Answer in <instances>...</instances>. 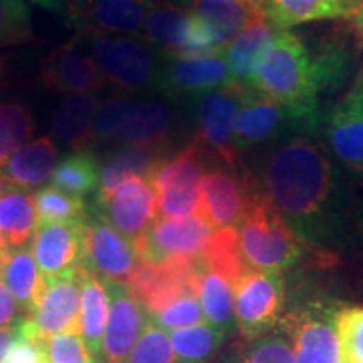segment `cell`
<instances>
[{"label": "cell", "mask_w": 363, "mask_h": 363, "mask_svg": "<svg viewBox=\"0 0 363 363\" xmlns=\"http://www.w3.org/2000/svg\"><path fill=\"white\" fill-rule=\"evenodd\" d=\"M264 153L257 180L303 242L323 246L337 239L343 197L328 147L313 136H293Z\"/></svg>", "instance_id": "1"}, {"label": "cell", "mask_w": 363, "mask_h": 363, "mask_svg": "<svg viewBox=\"0 0 363 363\" xmlns=\"http://www.w3.org/2000/svg\"><path fill=\"white\" fill-rule=\"evenodd\" d=\"M251 88L296 111L313 116L325 115L320 108L311 52L291 30H278Z\"/></svg>", "instance_id": "2"}, {"label": "cell", "mask_w": 363, "mask_h": 363, "mask_svg": "<svg viewBox=\"0 0 363 363\" xmlns=\"http://www.w3.org/2000/svg\"><path fill=\"white\" fill-rule=\"evenodd\" d=\"M238 233L240 251L251 269L283 272L296 264L306 249L296 230L264 194L259 180Z\"/></svg>", "instance_id": "3"}, {"label": "cell", "mask_w": 363, "mask_h": 363, "mask_svg": "<svg viewBox=\"0 0 363 363\" xmlns=\"http://www.w3.org/2000/svg\"><path fill=\"white\" fill-rule=\"evenodd\" d=\"M323 116L284 106L252 88H244L235 120V148L240 153L266 152L293 136H315Z\"/></svg>", "instance_id": "4"}, {"label": "cell", "mask_w": 363, "mask_h": 363, "mask_svg": "<svg viewBox=\"0 0 363 363\" xmlns=\"http://www.w3.org/2000/svg\"><path fill=\"white\" fill-rule=\"evenodd\" d=\"M76 35L83 40L104 81L123 93L157 89L162 66L147 40L126 35Z\"/></svg>", "instance_id": "5"}, {"label": "cell", "mask_w": 363, "mask_h": 363, "mask_svg": "<svg viewBox=\"0 0 363 363\" xmlns=\"http://www.w3.org/2000/svg\"><path fill=\"white\" fill-rule=\"evenodd\" d=\"M212 158L214 157L194 140L157 167L150 182L157 194L158 217L182 219L201 216V182Z\"/></svg>", "instance_id": "6"}, {"label": "cell", "mask_w": 363, "mask_h": 363, "mask_svg": "<svg viewBox=\"0 0 363 363\" xmlns=\"http://www.w3.org/2000/svg\"><path fill=\"white\" fill-rule=\"evenodd\" d=\"M26 338L43 340L59 333L81 335V278L78 264L56 276H43L33 311L17 326Z\"/></svg>", "instance_id": "7"}, {"label": "cell", "mask_w": 363, "mask_h": 363, "mask_svg": "<svg viewBox=\"0 0 363 363\" xmlns=\"http://www.w3.org/2000/svg\"><path fill=\"white\" fill-rule=\"evenodd\" d=\"M235 323L244 338L264 337L283 320L286 286L281 272L251 269L234 284Z\"/></svg>", "instance_id": "8"}, {"label": "cell", "mask_w": 363, "mask_h": 363, "mask_svg": "<svg viewBox=\"0 0 363 363\" xmlns=\"http://www.w3.org/2000/svg\"><path fill=\"white\" fill-rule=\"evenodd\" d=\"M338 310L326 303L311 301L294 308L281 320L296 363H343L337 330Z\"/></svg>", "instance_id": "9"}, {"label": "cell", "mask_w": 363, "mask_h": 363, "mask_svg": "<svg viewBox=\"0 0 363 363\" xmlns=\"http://www.w3.org/2000/svg\"><path fill=\"white\" fill-rule=\"evenodd\" d=\"M244 88L246 86L233 83L192 99L197 120L195 140L230 170H239L235 120Z\"/></svg>", "instance_id": "10"}, {"label": "cell", "mask_w": 363, "mask_h": 363, "mask_svg": "<svg viewBox=\"0 0 363 363\" xmlns=\"http://www.w3.org/2000/svg\"><path fill=\"white\" fill-rule=\"evenodd\" d=\"M81 262L99 279L128 284L140 257L135 244L91 206L83 219Z\"/></svg>", "instance_id": "11"}, {"label": "cell", "mask_w": 363, "mask_h": 363, "mask_svg": "<svg viewBox=\"0 0 363 363\" xmlns=\"http://www.w3.org/2000/svg\"><path fill=\"white\" fill-rule=\"evenodd\" d=\"M201 269V256L160 264L140 261L126 286L150 313H155L184 296H197Z\"/></svg>", "instance_id": "12"}, {"label": "cell", "mask_w": 363, "mask_h": 363, "mask_svg": "<svg viewBox=\"0 0 363 363\" xmlns=\"http://www.w3.org/2000/svg\"><path fill=\"white\" fill-rule=\"evenodd\" d=\"M152 0H66L65 13L76 34L140 38Z\"/></svg>", "instance_id": "13"}, {"label": "cell", "mask_w": 363, "mask_h": 363, "mask_svg": "<svg viewBox=\"0 0 363 363\" xmlns=\"http://www.w3.org/2000/svg\"><path fill=\"white\" fill-rule=\"evenodd\" d=\"M214 230L201 216L182 219L157 217L143 238L136 240L135 247L140 261L155 264L180 257H199Z\"/></svg>", "instance_id": "14"}, {"label": "cell", "mask_w": 363, "mask_h": 363, "mask_svg": "<svg viewBox=\"0 0 363 363\" xmlns=\"http://www.w3.org/2000/svg\"><path fill=\"white\" fill-rule=\"evenodd\" d=\"M257 185L247 170H207L201 182V217L214 229L235 227Z\"/></svg>", "instance_id": "15"}, {"label": "cell", "mask_w": 363, "mask_h": 363, "mask_svg": "<svg viewBox=\"0 0 363 363\" xmlns=\"http://www.w3.org/2000/svg\"><path fill=\"white\" fill-rule=\"evenodd\" d=\"M321 128L331 155L353 174L363 175V69L352 89L325 113Z\"/></svg>", "instance_id": "16"}, {"label": "cell", "mask_w": 363, "mask_h": 363, "mask_svg": "<svg viewBox=\"0 0 363 363\" xmlns=\"http://www.w3.org/2000/svg\"><path fill=\"white\" fill-rule=\"evenodd\" d=\"M224 52L201 57H172L162 66L157 91L170 99H192L233 84Z\"/></svg>", "instance_id": "17"}, {"label": "cell", "mask_w": 363, "mask_h": 363, "mask_svg": "<svg viewBox=\"0 0 363 363\" xmlns=\"http://www.w3.org/2000/svg\"><path fill=\"white\" fill-rule=\"evenodd\" d=\"M93 207L131 242L143 238L158 217L157 194L152 182L131 177Z\"/></svg>", "instance_id": "18"}, {"label": "cell", "mask_w": 363, "mask_h": 363, "mask_svg": "<svg viewBox=\"0 0 363 363\" xmlns=\"http://www.w3.org/2000/svg\"><path fill=\"white\" fill-rule=\"evenodd\" d=\"M110 294V316L104 330L103 363H126V358L152 323L150 311L130 293L128 286L103 281Z\"/></svg>", "instance_id": "19"}, {"label": "cell", "mask_w": 363, "mask_h": 363, "mask_svg": "<svg viewBox=\"0 0 363 363\" xmlns=\"http://www.w3.org/2000/svg\"><path fill=\"white\" fill-rule=\"evenodd\" d=\"M40 83L61 94H93L101 91L104 79L79 35H74L43 61Z\"/></svg>", "instance_id": "20"}, {"label": "cell", "mask_w": 363, "mask_h": 363, "mask_svg": "<svg viewBox=\"0 0 363 363\" xmlns=\"http://www.w3.org/2000/svg\"><path fill=\"white\" fill-rule=\"evenodd\" d=\"M175 115L169 104L152 99H133L118 126V147L165 148L174 136Z\"/></svg>", "instance_id": "21"}, {"label": "cell", "mask_w": 363, "mask_h": 363, "mask_svg": "<svg viewBox=\"0 0 363 363\" xmlns=\"http://www.w3.org/2000/svg\"><path fill=\"white\" fill-rule=\"evenodd\" d=\"M30 252L43 276H56L79 264L83 259V220L38 224Z\"/></svg>", "instance_id": "22"}, {"label": "cell", "mask_w": 363, "mask_h": 363, "mask_svg": "<svg viewBox=\"0 0 363 363\" xmlns=\"http://www.w3.org/2000/svg\"><path fill=\"white\" fill-rule=\"evenodd\" d=\"M276 34L278 29L266 21L264 13H261L227 45L224 56L234 83L251 88L254 76L274 43Z\"/></svg>", "instance_id": "23"}, {"label": "cell", "mask_w": 363, "mask_h": 363, "mask_svg": "<svg viewBox=\"0 0 363 363\" xmlns=\"http://www.w3.org/2000/svg\"><path fill=\"white\" fill-rule=\"evenodd\" d=\"M167 158L165 148L116 147L108 153L99 167V185L94 202H101L116 187L131 177L148 179Z\"/></svg>", "instance_id": "24"}, {"label": "cell", "mask_w": 363, "mask_h": 363, "mask_svg": "<svg viewBox=\"0 0 363 363\" xmlns=\"http://www.w3.org/2000/svg\"><path fill=\"white\" fill-rule=\"evenodd\" d=\"M57 158L56 143L48 136H40L24 145L9 158L0 169V179L29 192L30 189L40 187L51 179L57 167Z\"/></svg>", "instance_id": "25"}, {"label": "cell", "mask_w": 363, "mask_h": 363, "mask_svg": "<svg viewBox=\"0 0 363 363\" xmlns=\"http://www.w3.org/2000/svg\"><path fill=\"white\" fill-rule=\"evenodd\" d=\"M78 271L81 278V337L94 360H99L110 316V294L103 279L91 272L83 262L78 264Z\"/></svg>", "instance_id": "26"}, {"label": "cell", "mask_w": 363, "mask_h": 363, "mask_svg": "<svg viewBox=\"0 0 363 363\" xmlns=\"http://www.w3.org/2000/svg\"><path fill=\"white\" fill-rule=\"evenodd\" d=\"M98 106L94 94H66L52 113V133L72 150H89Z\"/></svg>", "instance_id": "27"}, {"label": "cell", "mask_w": 363, "mask_h": 363, "mask_svg": "<svg viewBox=\"0 0 363 363\" xmlns=\"http://www.w3.org/2000/svg\"><path fill=\"white\" fill-rule=\"evenodd\" d=\"M262 13L278 30L323 19L347 17L353 6L350 0H264Z\"/></svg>", "instance_id": "28"}, {"label": "cell", "mask_w": 363, "mask_h": 363, "mask_svg": "<svg viewBox=\"0 0 363 363\" xmlns=\"http://www.w3.org/2000/svg\"><path fill=\"white\" fill-rule=\"evenodd\" d=\"M0 229L11 247H24L38 229L34 195L0 179Z\"/></svg>", "instance_id": "29"}, {"label": "cell", "mask_w": 363, "mask_h": 363, "mask_svg": "<svg viewBox=\"0 0 363 363\" xmlns=\"http://www.w3.org/2000/svg\"><path fill=\"white\" fill-rule=\"evenodd\" d=\"M190 13L192 11L179 4L153 2L145 19L143 40L169 59L177 57L184 45Z\"/></svg>", "instance_id": "30"}, {"label": "cell", "mask_w": 363, "mask_h": 363, "mask_svg": "<svg viewBox=\"0 0 363 363\" xmlns=\"http://www.w3.org/2000/svg\"><path fill=\"white\" fill-rule=\"evenodd\" d=\"M192 12L211 27L220 49H225L249 26L261 16L262 9L235 2V0H190Z\"/></svg>", "instance_id": "31"}, {"label": "cell", "mask_w": 363, "mask_h": 363, "mask_svg": "<svg viewBox=\"0 0 363 363\" xmlns=\"http://www.w3.org/2000/svg\"><path fill=\"white\" fill-rule=\"evenodd\" d=\"M0 279L19 303L26 316H29L43 283V274H39L38 262L30 249L9 247L0 252Z\"/></svg>", "instance_id": "32"}, {"label": "cell", "mask_w": 363, "mask_h": 363, "mask_svg": "<svg viewBox=\"0 0 363 363\" xmlns=\"http://www.w3.org/2000/svg\"><path fill=\"white\" fill-rule=\"evenodd\" d=\"M201 261L207 271L222 276L233 286L251 271L240 251L239 233L235 227L216 229L203 247Z\"/></svg>", "instance_id": "33"}, {"label": "cell", "mask_w": 363, "mask_h": 363, "mask_svg": "<svg viewBox=\"0 0 363 363\" xmlns=\"http://www.w3.org/2000/svg\"><path fill=\"white\" fill-rule=\"evenodd\" d=\"M197 296L207 323L224 330L225 333L238 326L235 323L234 286L216 272L207 271L203 264L201 274H199Z\"/></svg>", "instance_id": "34"}, {"label": "cell", "mask_w": 363, "mask_h": 363, "mask_svg": "<svg viewBox=\"0 0 363 363\" xmlns=\"http://www.w3.org/2000/svg\"><path fill=\"white\" fill-rule=\"evenodd\" d=\"M51 185L72 197L84 199L94 194L99 185V165L89 150H72L57 163Z\"/></svg>", "instance_id": "35"}, {"label": "cell", "mask_w": 363, "mask_h": 363, "mask_svg": "<svg viewBox=\"0 0 363 363\" xmlns=\"http://www.w3.org/2000/svg\"><path fill=\"white\" fill-rule=\"evenodd\" d=\"M225 331L211 323H201L170 333L175 363H208L225 340Z\"/></svg>", "instance_id": "36"}, {"label": "cell", "mask_w": 363, "mask_h": 363, "mask_svg": "<svg viewBox=\"0 0 363 363\" xmlns=\"http://www.w3.org/2000/svg\"><path fill=\"white\" fill-rule=\"evenodd\" d=\"M315 67L318 93L335 91L345 83L350 74L353 54L350 45L342 38H331L321 44L315 54H311Z\"/></svg>", "instance_id": "37"}, {"label": "cell", "mask_w": 363, "mask_h": 363, "mask_svg": "<svg viewBox=\"0 0 363 363\" xmlns=\"http://www.w3.org/2000/svg\"><path fill=\"white\" fill-rule=\"evenodd\" d=\"M34 130V118L29 108L19 103L0 104V169L33 138Z\"/></svg>", "instance_id": "38"}, {"label": "cell", "mask_w": 363, "mask_h": 363, "mask_svg": "<svg viewBox=\"0 0 363 363\" xmlns=\"http://www.w3.org/2000/svg\"><path fill=\"white\" fill-rule=\"evenodd\" d=\"M38 224H52V222L83 220L88 212L84 199L72 197L61 190L49 187L39 189L34 194Z\"/></svg>", "instance_id": "39"}, {"label": "cell", "mask_w": 363, "mask_h": 363, "mask_svg": "<svg viewBox=\"0 0 363 363\" xmlns=\"http://www.w3.org/2000/svg\"><path fill=\"white\" fill-rule=\"evenodd\" d=\"M34 38L30 12L24 0H0V48Z\"/></svg>", "instance_id": "40"}, {"label": "cell", "mask_w": 363, "mask_h": 363, "mask_svg": "<svg viewBox=\"0 0 363 363\" xmlns=\"http://www.w3.org/2000/svg\"><path fill=\"white\" fill-rule=\"evenodd\" d=\"M343 363H363V308L345 306L337 313Z\"/></svg>", "instance_id": "41"}, {"label": "cell", "mask_w": 363, "mask_h": 363, "mask_svg": "<svg viewBox=\"0 0 363 363\" xmlns=\"http://www.w3.org/2000/svg\"><path fill=\"white\" fill-rule=\"evenodd\" d=\"M133 99V96L126 93H116L99 101L93 126V145L115 143L118 126Z\"/></svg>", "instance_id": "42"}, {"label": "cell", "mask_w": 363, "mask_h": 363, "mask_svg": "<svg viewBox=\"0 0 363 363\" xmlns=\"http://www.w3.org/2000/svg\"><path fill=\"white\" fill-rule=\"evenodd\" d=\"M150 320L158 328L165 330L167 333L206 323V316H203L201 301L197 296H184L177 299L163 310L150 313Z\"/></svg>", "instance_id": "43"}, {"label": "cell", "mask_w": 363, "mask_h": 363, "mask_svg": "<svg viewBox=\"0 0 363 363\" xmlns=\"http://www.w3.org/2000/svg\"><path fill=\"white\" fill-rule=\"evenodd\" d=\"M126 363H175L170 333L150 323L126 358Z\"/></svg>", "instance_id": "44"}, {"label": "cell", "mask_w": 363, "mask_h": 363, "mask_svg": "<svg viewBox=\"0 0 363 363\" xmlns=\"http://www.w3.org/2000/svg\"><path fill=\"white\" fill-rule=\"evenodd\" d=\"M238 363H296V357L288 338L267 333L251 340Z\"/></svg>", "instance_id": "45"}, {"label": "cell", "mask_w": 363, "mask_h": 363, "mask_svg": "<svg viewBox=\"0 0 363 363\" xmlns=\"http://www.w3.org/2000/svg\"><path fill=\"white\" fill-rule=\"evenodd\" d=\"M222 52V49L217 44L216 35L212 29L203 22L201 17H197L192 12L190 13L187 30H185L184 45L177 59H189V57H201L207 54Z\"/></svg>", "instance_id": "46"}, {"label": "cell", "mask_w": 363, "mask_h": 363, "mask_svg": "<svg viewBox=\"0 0 363 363\" xmlns=\"http://www.w3.org/2000/svg\"><path fill=\"white\" fill-rule=\"evenodd\" d=\"M52 363H94L83 338L74 333H59L45 340Z\"/></svg>", "instance_id": "47"}, {"label": "cell", "mask_w": 363, "mask_h": 363, "mask_svg": "<svg viewBox=\"0 0 363 363\" xmlns=\"http://www.w3.org/2000/svg\"><path fill=\"white\" fill-rule=\"evenodd\" d=\"M19 331V330H17ZM0 363H52L49 357L48 347L43 340H33L22 337L17 333V337L9 347V350Z\"/></svg>", "instance_id": "48"}, {"label": "cell", "mask_w": 363, "mask_h": 363, "mask_svg": "<svg viewBox=\"0 0 363 363\" xmlns=\"http://www.w3.org/2000/svg\"><path fill=\"white\" fill-rule=\"evenodd\" d=\"M26 318V313L21 310L19 303L16 301L7 286L0 279V330L16 328Z\"/></svg>", "instance_id": "49"}, {"label": "cell", "mask_w": 363, "mask_h": 363, "mask_svg": "<svg viewBox=\"0 0 363 363\" xmlns=\"http://www.w3.org/2000/svg\"><path fill=\"white\" fill-rule=\"evenodd\" d=\"M345 19L350 22L352 30L355 33L357 39L360 40V44L363 45V2L353 7Z\"/></svg>", "instance_id": "50"}, {"label": "cell", "mask_w": 363, "mask_h": 363, "mask_svg": "<svg viewBox=\"0 0 363 363\" xmlns=\"http://www.w3.org/2000/svg\"><path fill=\"white\" fill-rule=\"evenodd\" d=\"M17 326L16 328H6V330H0V362L4 360V357H6V353L9 350V347H11V343L16 340L17 337Z\"/></svg>", "instance_id": "51"}, {"label": "cell", "mask_w": 363, "mask_h": 363, "mask_svg": "<svg viewBox=\"0 0 363 363\" xmlns=\"http://www.w3.org/2000/svg\"><path fill=\"white\" fill-rule=\"evenodd\" d=\"M30 2L52 12H65L66 9V0H30Z\"/></svg>", "instance_id": "52"}, {"label": "cell", "mask_w": 363, "mask_h": 363, "mask_svg": "<svg viewBox=\"0 0 363 363\" xmlns=\"http://www.w3.org/2000/svg\"><path fill=\"white\" fill-rule=\"evenodd\" d=\"M9 247H11V246H9V240L6 238V234H4V230L0 229V252L7 251Z\"/></svg>", "instance_id": "53"}, {"label": "cell", "mask_w": 363, "mask_h": 363, "mask_svg": "<svg viewBox=\"0 0 363 363\" xmlns=\"http://www.w3.org/2000/svg\"><path fill=\"white\" fill-rule=\"evenodd\" d=\"M235 2L246 4V6H256V7H262L264 0H235Z\"/></svg>", "instance_id": "54"}, {"label": "cell", "mask_w": 363, "mask_h": 363, "mask_svg": "<svg viewBox=\"0 0 363 363\" xmlns=\"http://www.w3.org/2000/svg\"><path fill=\"white\" fill-rule=\"evenodd\" d=\"M152 2H162V4H179V6H185L187 0H152Z\"/></svg>", "instance_id": "55"}, {"label": "cell", "mask_w": 363, "mask_h": 363, "mask_svg": "<svg viewBox=\"0 0 363 363\" xmlns=\"http://www.w3.org/2000/svg\"><path fill=\"white\" fill-rule=\"evenodd\" d=\"M2 79H4V62H2V57H0V84H2Z\"/></svg>", "instance_id": "56"}, {"label": "cell", "mask_w": 363, "mask_h": 363, "mask_svg": "<svg viewBox=\"0 0 363 363\" xmlns=\"http://www.w3.org/2000/svg\"><path fill=\"white\" fill-rule=\"evenodd\" d=\"M350 2H352V6H353V7H355V6H357V4H355V0H350Z\"/></svg>", "instance_id": "57"}, {"label": "cell", "mask_w": 363, "mask_h": 363, "mask_svg": "<svg viewBox=\"0 0 363 363\" xmlns=\"http://www.w3.org/2000/svg\"><path fill=\"white\" fill-rule=\"evenodd\" d=\"M363 2V0H355V4H357V6H358V4H362Z\"/></svg>", "instance_id": "58"}, {"label": "cell", "mask_w": 363, "mask_h": 363, "mask_svg": "<svg viewBox=\"0 0 363 363\" xmlns=\"http://www.w3.org/2000/svg\"><path fill=\"white\" fill-rule=\"evenodd\" d=\"M94 363H101V362H99V360H96V362H94Z\"/></svg>", "instance_id": "59"}]
</instances>
